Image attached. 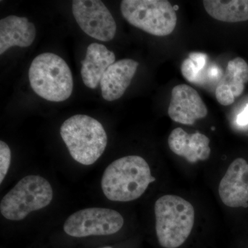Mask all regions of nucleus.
Returning <instances> with one entry per match:
<instances>
[{"instance_id":"f257e3e1","label":"nucleus","mask_w":248,"mask_h":248,"mask_svg":"<svg viewBox=\"0 0 248 248\" xmlns=\"http://www.w3.org/2000/svg\"><path fill=\"white\" fill-rule=\"evenodd\" d=\"M155 181L146 160L130 155L116 159L108 166L103 173L101 187L108 200L128 202L141 197Z\"/></svg>"},{"instance_id":"f03ea898","label":"nucleus","mask_w":248,"mask_h":248,"mask_svg":"<svg viewBox=\"0 0 248 248\" xmlns=\"http://www.w3.org/2000/svg\"><path fill=\"white\" fill-rule=\"evenodd\" d=\"M60 135L72 158L84 166L94 164L107 146V134L102 124L88 115H73L65 121Z\"/></svg>"},{"instance_id":"7ed1b4c3","label":"nucleus","mask_w":248,"mask_h":248,"mask_svg":"<svg viewBox=\"0 0 248 248\" xmlns=\"http://www.w3.org/2000/svg\"><path fill=\"white\" fill-rule=\"evenodd\" d=\"M156 233L160 246L176 248L184 244L195 223V209L176 195L160 197L155 204Z\"/></svg>"},{"instance_id":"20e7f679","label":"nucleus","mask_w":248,"mask_h":248,"mask_svg":"<svg viewBox=\"0 0 248 248\" xmlns=\"http://www.w3.org/2000/svg\"><path fill=\"white\" fill-rule=\"evenodd\" d=\"M29 78L34 92L49 102H63L73 93L71 69L56 54L45 53L36 57L29 68Z\"/></svg>"},{"instance_id":"39448f33","label":"nucleus","mask_w":248,"mask_h":248,"mask_svg":"<svg viewBox=\"0 0 248 248\" xmlns=\"http://www.w3.org/2000/svg\"><path fill=\"white\" fill-rule=\"evenodd\" d=\"M53 199V187L48 181L42 176L31 174L22 178L4 195L0 212L9 221H22L32 212L48 206Z\"/></svg>"},{"instance_id":"423d86ee","label":"nucleus","mask_w":248,"mask_h":248,"mask_svg":"<svg viewBox=\"0 0 248 248\" xmlns=\"http://www.w3.org/2000/svg\"><path fill=\"white\" fill-rule=\"evenodd\" d=\"M120 9L129 24L151 35H170L177 25L175 10L166 0H124Z\"/></svg>"},{"instance_id":"0eeeda50","label":"nucleus","mask_w":248,"mask_h":248,"mask_svg":"<svg viewBox=\"0 0 248 248\" xmlns=\"http://www.w3.org/2000/svg\"><path fill=\"white\" fill-rule=\"evenodd\" d=\"M124 224V217L116 210L89 208L72 214L63 223V229L68 236L83 238L114 234Z\"/></svg>"},{"instance_id":"6e6552de","label":"nucleus","mask_w":248,"mask_h":248,"mask_svg":"<svg viewBox=\"0 0 248 248\" xmlns=\"http://www.w3.org/2000/svg\"><path fill=\"white\" fill-rule=\"evenodd\" d=\"M72 7L76 22L85 33L102 42L113 40L117 24L102 1L76 0Z\"/></svg>"},{"instance_id":"1a4fd4ad","label":"nucleus","mask_w":248,"mask_h":248,"mask_svg":"<svg viewBox=\"0 0 248 248\" xmlns=\"http://www.w3.org/2000/svg\"><path fill=\"white\" fill-rule=\"evenodd\" d=\"M168 112L174 122L191 125L196 121L205 118L208 108L195 89L188 85L180 84L172 90Z\"/></svg>"},{"instance_id":"9d476101","label":"nucleus","mask_w":248,"mask_h":248,"mask_svg":"<svg viewBox=\"0 0 248 248\" xmlns=\"http://www.w3.org/2000/svg\"><path fill=\"white\" fill-rule=\"evenodd\" d=\"M218 194L225 205L231 208L248 207V164L243 158L233 161L222 178Z\"/></svg>"},{"instance_id":"9b49d317","label":"nucleus","mask_w":248,"mask_h":248,"mask_svg":"<svg viewBox=\"0 0 248 248\" xmlns=\"http://www.w3.org/2000/svg\"><path fill=\"white\" fill-rule=\"evenodd\" d=\"M138 66V62L131 59L119 60L109 66L100 81L103 98L112 102L122 97L130 86Z\"/></svg>"},{"instance_id":"f8f14e48","label":"nucleus","mask_w":248,"mask_h":248,"mask_svg":"<svg viewBox=\"0 0 248 248\" xmlns=\"http://www.w3.org/2000/svg\"><path fill=\"white\" fill-rule=\"evenodd\" d=\"M248 83V64L244 59L236 58L228 62L224 75L215 90L217 100L221 105H231L244 93Z\"/></svg>"},{"instance_id":"ddd939ff","label":"nucleus","mask_w":248,"mask_h":248,"mask_svg":"<svg viewBox=\"0 0 248 248\" xmlns=\"http://www.w3.org/2000/svg\"><path fill=\"white\" fill-rule=\"evenodd\" d=\"M209 143L210 140L203 134H188L181 128L174 129L169 138L170 149L190 163L208 159L211 153Z\"/></svg>"},{"instance_id":"4468645a","label":"nucleus","mask_w":248,"mask_h":248,"mask_svg":"<svg viewBox=\"0 0 248 248\" xmlns=\"http://www.w3.org/2000/svg\"><path fill=\"white\" fill-rule=\"evenodd\" d=\"M36 29L27 17L9 16L0 20V55L13 46H30L35 40Z\"/></svg>"},{"instance_id":"2eb2a0df","label":"nucleus","mask_w":248,"mask_h":248,"mask_svg":"<svg viewBox=\"0 0 248 248\" xmlns=\"http://www.w3.org/2000/svg\"><path fill=\"white\" fill-rule=\"evenodd\" d=\"M115 62V53L105 46L92 43L88 46L81 62V75L85 86L95 89L108 67Z\"/></svg>"},{"instance_id":"dca6fc26","label":"nucleus","mask_w":248,"mask_h":248,"mask_svg":"<svg viewBox=\"0 0 248 248\" xmlns=\"http://www.w3.org/2000/svg\"><path fill=\"white\" fill-rule=\"evenodd\" d=\"M209 16L221 22L235 23L248 20V0H204Z\"/></svg>"},{"instance_id":"f3484780","label":"nucleus","mask_w":248,"mask_h":248,"mask_svg":"<svg viewBox=\"0 0 248 248\" xmlns=\"http://www.w3.org/2000/svg\"><path fill=\"white\" fill-rule=\"evenodd\" d=\"M208 55L202 53H192L189 58L182 62L181 71L187 81L193 84H202V81L208 79L209 68L205 71Z\"/></svg>"},{"instance_id":"a211bd4d","label":"nucleus","mask_w":248,"mask_h":248,"mask_svg":"<svg viewBox=\"0 0 248 248\" xmlns=\"http://www.w3.org/2000/svg\"><path fill=\"white\" fill-rule=\"evenodd\" d=\"M11 161V151L4 141H0V184H2L9 172Z\"/></svg>"},{"instance_id":"6ab92c4d","label":"nucleus","mask_w":248,"mask_h":248,"mask_svg":"<svg viewBox=\"0 0 248 248\" xmlns=\"http://www.w3.org/2000/svg\"><path fill=\"white\" fill-rule=\"evenodd\" d=\"M236 122L240 125H246L248 124V105L244 110L238 115Z\"/></svg>"},{"instance_id":"aec40b11","label":"nucleus","mask_w":248,"mask_h":248,"mask_svg":"<svg viewBox=\"0 0 248 248\" xmlns=\"http://www.w3.org/2000/svg\"><path fill=\"white\" fill-rule=\"evenodd\" d=\"M100 248H112V247H110V246H106V247H103Z\"/></svg>"}]
</instances>
